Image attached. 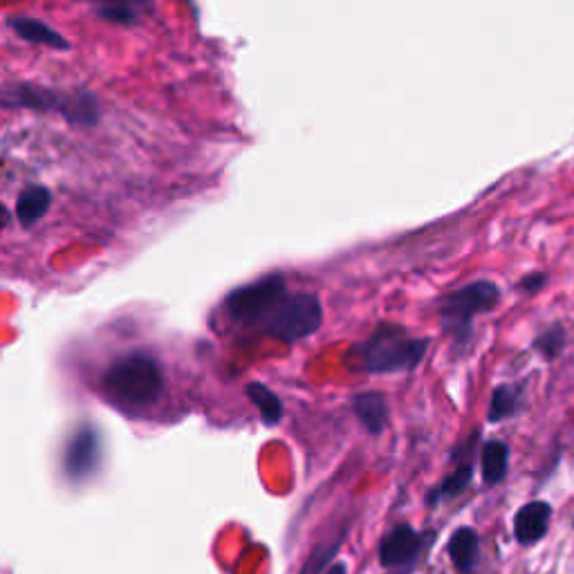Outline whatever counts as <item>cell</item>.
<instances>
[{
  "instance_id": "obj_1",
  "label": "cell",
  "mask_w": 574,
  "mask_h": 574,
  "mask_svg": "<svg viewBox=\"0 0 574 574\" xmlns=\"http://www.w3.org/2000/svg\"><path fill=\"white\" fill-rule=\"evenodd\" d=\"M431 346L429 337H411L397 323H382L364 344H361V368L366 373H406L422 364Z\"/></svg>"
},
{
  "instance_id": "obj_2",
  "label": "cell",
  "mask_w": 574,
  "mask_h": 574,
  "mask_svg": "<svg viewBox=\"0 0 574 574\" xmlns=\"http://www.w3.org/2000/svg\"><path fill=\"white\" fill-rule=\"evenodd\" d=\"M0 106L59 113L72 124H95L99 119V104L92 92H61L34 86V83H5V86H0Z\"/></svg>"
},
{
  "instance_id": "obj_3",
  "label": "cell",
  "mask_w": 574,
  "mask_h": 574,
  "mask_svg": "<svg viewBox=\"0 0 574 574\" xmlns=\"http://www.w3.org/2000/svg\"><path fill=\"white\" fill-rule=\"evenodd\" d=\"M104 388L110 400L119 406L153 404L164 388L162 366L153 355L131 353L110 364L104 375Z\"/></svg>"
},
{
  "instance_id": "obj_4",
  "label": "cell",
  "mask_w": 574,
  "mask_h": 574,
  "mask_svg": "<svg viewBox=\"0 0 574 574\" xmlns=\"http://www.w3.org/2000/svg\"><path fill=\"white\" fill-rule=\"evenodd\" d=\"M501 303V287L494 281H474L444 294L440 299V319L447 335L458 344H469L474 337V319L492 312Z\"/></svg>"
},
{
  "instance_id": "obj_5",
  "label": "cell",
  "mask_w": 574,
  "mask_h": 574,
  "mask_svg": "<svg viewBox=\"0 0 574 574\" xmlns=\"http://www.w3.org/2000/svg\"><path fill=\"white\" fill-rule=\"evenodd\" d=\"M287 296V283L281 272H272L263 279L236 287L227 294L225 310L231 321L247 328H265L272 314Z\"/></svg>"
},
{
  "instance_id": "obj_6",
  "label": "cell",
  "mask_w": 574,
  "mask_h": 574,
  "mask_svg": "<svg viewBox=\"0 0 574 574\" xmlns=\"http://www.w3.org/2000/svg\"><path fill=\"white\" fill-rule=\"evenodd\" d=\"M323 323V308L317 296L310 292H287L279 308L265 323V332L283 344H294L314 335Z\"/></svg>"
},
{
  "instance_id": "obj_7",
  "label": "cell",
  "mask_w": 574,
  "mask_h": 574,
  "mask_svg": "<svg viewBox=\"0 0 574 574\" xmlns=\"http://www.w3.org/2000/svg\"><path fill=\"white\" fill-rule=\"evenodd\" d=\"M424 545V536L413 530L411 525H397L384 536L382 548H379V561L384 568H397L411 563L418 557Z\"/></svg>"
},
{
  "instance_id": "obj_8",
  "label": "cell",
  "mask_w": 574,
  "mask_h": 574,
  "mask_svg": "<svg viewBox=\"0 0 574 574\" xmlns=\"http://www.w3.org/2000/svg\"><path fill=\"white\" fill-rule=\"evenodd\" d=\"M99 435L92 427H81L72 435L66 449V471L72 478L88 476L99 462Z\"/></svg>"
},
{
  "instance_id": "obj_9",
  "label": "cell",
  "mask_w": 574,
  "mask_h": 574,
  "mask_svg": "<svg viewBox=\"0 0 574 574\" xmlns=\"http://www.w3.org/2000/svg\"><path fill=\"white\" fill-rule=\"evenodd\" d=\"M552 518V507L543 501H532L518 509L514 516V536L518 543L530 545L541 541L548 532Z\"/></svg>"
},
{
  "instance_id": "obj_10",
  "label": "cell",
  "mask_w": 574,
  "mask_h": 574,
  "mask_svg": "<svg viewBox=\"0 0 574 574\" xmlns=\"http://www.w3.org/2000/svg\"><path fill=\"white\" fill-rule=\"evenodd\" d=\"M353 413L368 433L379 435L388 424V402L384 393L366 391L353 397Z\"/></svg>"
},
{
  "instance_id": "obj_11",
  "label": "cell",
  "mask_w": 574,
  "mask_h": 574,
  "mask_svg": "<svg viewBox=\"0 0 574 574\" xmlns=\"http://www.w3.org/2000/svg\"><path fill=\"white\" fill-rule=\"evenodd\" d=\"M9 27H12V30L27 43L48 45V48H54V50H70V41L63 39V34L52 30L48 23L39 21V18L14 16V18H9Z\"/></svg>"
},
{
  "instance_id": "obj_12",
  "label": "cell",
  "mask_w": 574,
  "mask_h": 574,
  "mask_svg": "<svg viewBox=\"0 0 574 574\" xmlns=\"http://www.w3.org/2000/svg\"><path fill=\"white\" fill-rule=\"evenodd\" d=\"M52 207V193L48 187L34 184L21 191V196L16 200V218L21 222V227L30 229L39 222Z\"/></svg>"
},
{
  "instance_id": "obj_13",
  "label": "cell",
  "mask_w": 574,
  "mask_h": 574,
  "mask_svg": "<svg viewBox=\"0 0 574 574\" xmlns=\"http://www.w3.org/2000/svg\"><path fill=\"white\" fill-rule=\"evenodd\" d=\"M449 557L453 566L460 572H471L478 561V534L471 527H460V530L449 539Z\"/></svg>"
},
{
  "instance_id": "obj_14",
  "label": "cell",
  "mask_w": 574,
  "mask_h": 574,
  "mask_svg": "<svg viewBox=\"0 0 574 574\" xmlns=\"http://www.w3.org/2000/svg\"><path fill=\"white\" fill-rule=\"evenodd\" d=\"M245 393L249 397V402H252L258 413H261V418L267 427H274V424H279L283 420V402L272 388H267L261 382H252L247 384Z\"/></svg>"
},
{
  "instance_id": "obj_15",
  "label": "cell",
  "mask_w": 574,
  "mask_h": 574,
  "mask_svg": "<svg viewBox=\"0 0 574 574\" xmlns=\"http://www.w3.org/2000/svg\"><path fill=\"white\" fill-rule=\"evenodd\" d=\"M509 465V449L501 440H492L483 447L480 453V469H483V480L487 485L501 483L507 474Z\"/></svg>"
},
{
  "instance_id": "obj_16",
  "label": "cell",
  "mask_w": 574,
  "mask_h": 574,
  "mask_svg": "<svg viewBox=\"0 0 574 574\" xmlns=\"http://www.w3.org/2000/svg\"><path fill=\"white\" fill-rule=\"evenodd\" d=\"M518 404H521V386L512 384H501L494 388L492 402H489V422H503L518 411Z\"/></svg>"
},
{
  "instance_id": "obj_17",
  "label": "cell",
  "mask_w": 574,
  "mask_h": 574,
  "mask_svg": "<svg viewBox=\"0 0 574 574\" xmlns=\"http://www.w3.org/2000/svg\"><path fill=\"white\" fill-rule=\"evenodd\" d=\"M471 478H474V467L471 465H460L453 474H449L442 483L433 489L429 494V505L449 501V498L460 496L469 487Z\"/></svg>"
},
{
  "instance_id": "obj_18",
  "label": "cell",
  "mask_w": 574,
  "mask_h": 574,
  "mask_svg": "<svg viewBox=\"0 0 574 574\" xmlns=\"http://www.w3.org/2000/svg\"><path fill=\"white\" fill-rule=\"evenodd\" d=\"M563 346H566V330L559 323H554V326L545 328L541 335H536V339L532 341V348L539 353L545 361H552L557 357Z\"/></svg>"
},
{
  "instance_id": "obj_19",
  "label": "cell",
  "mask_w": 574,
  "mask_h": 574,
  "mask_svg": "<svg viewBox=\"0 0 574 574\" xmlns=\"http://www.w3.org/2000/svg\"><path fill=\"white\" fill-rule=\"evenodd\" d=\"M95 12L101 21L117 23V25H135L142 21V7L133 5V3H110V5L106 3V5H99Z\"/></svg>"
},
{
  "instance_id": "obj_20",
  "label": "cell",
  "mask_w": 574,
  "mask_h": 574,
  "mask_svg": "<svg viewBox=\"0 0 574 574\" xmlns=\"http://www.w3.org/2000/svg\"><path fill=\"white\" fill-rule=\"evenodd\" d=\"M545 279H548V276L541 274V272L527 274V276H523L521 283H518V290H523V292H539L541 287L545 285Z\"/></svg>"
},
{
  "instance_id": "obj_21",
  "label": "cell",
  "mask_w": 574,
  "mask_h": 574,
  "mask_svg": "<svg viewBox=\"0 0 574 574\" xmlns=\"http://www.w3.org/2000/svg\"><path fill=\"white\" fill-rule=\"evenodd\" d=\"M9 222H12V216H9V211H7V207L3 205V202H0V229H5Z\"/></svg>"
},
{
  "instance_id": "obj_22",
  "label": "cell",
  "mask_w": 574,
  "mask_h": 574,
  "mask_svg": "<svg viewBox=\"0 0 574 574\" xmlns=\"http://www.w3.org/2000/svg\"><path fill=\"white\" fill-rule=\"evenodd\" d=\"M326 574H348V570H346L344 563H335V566H332Z\"/></svg>"
}]
</instances>
